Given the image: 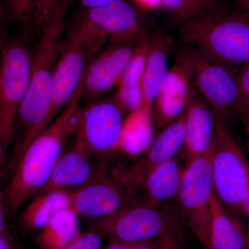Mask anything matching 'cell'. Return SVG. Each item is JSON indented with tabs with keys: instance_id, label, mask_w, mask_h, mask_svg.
Masks as SVG:
<instances>
[{
	"instance_id": "17",
	"label": "cell",
	"mask_w": 249,
	"mask_h": 249,
	"mask_svg": "<svg viewBox=\"0 0 249 249\" xmlns=\"http://www.w3.org/2000/svg\"><path fill=\"white\" fill-rule=\"evenodd\" d=\"M191 85L189 67L178 57L170 67L164 84L152 107V117L157 127H165L182 114Z\"/></svg>"
},
{
	"instance_id": "40",
	"label": "cell",
	"mask_w": 249,
	"mask_h": 249,
	"mask_svg": "<svg viewBox=\"0 0 249 249\" xmlns=\"http://www.w3.org/2000/svg\"><path fill=\"white\" fill-rule=\"evenodd\" d=\"M245 124V133L249 137V120L247 121Z\"/></svg>"
},
{
	"instance_id": "24",
	"label": "cell",
	"mask_w": 249,
	"mask_h": 249,
	"mask_svg": "<svg viewBox=\"0 0 249 249\" xmlns=\"http://www.w3.org/2000/svg\"><path fill=\"white\" fill-rule=\"evenodd\" d=\"M163 9L175 22H181L202 14L200 9L192 0H161Z\"/></svg>"
},
{
	"instance_id": "11",
	"label": "cell",
	"mask_w": 249,
	"mask_h": 249,
	"mask_svg": "<svg viewBox=\"0 0 249 249\" xmlns=\"http://www.w3.org/2000/svg\"><path fill=\"white\" fill-rule=\"evenodd\" d=\"M186 135L184 111L165 126L150 144L144 155L132 164L116 166L111 175L116 183L132 195L142 190L147 178L160 165L171 160L183 147Z\"/></svg>"
},
{
	"instance_id": "8",
	"label": "cell",
	"mask_w": 249,
	"mask_h": 249,
	"mask_svg": "<svg viewBox=\"0 0 249 249\" xmlns=\"http://www.w3.org/2000/svg\"><path fill=\"white\" fill-rule=\"evenodd\" d=\"M178 57L189 67L192 83L213 110L220 113L226 120L240 116L238 89L232 71L210 61L197 49L185 42Z\"/></svg>"
},
{
	"instance_id": "20",
	"label": "cell",
	"mask_w": 249,
	"mask_h": 249,
	"mask_svg": "<svg viewBox=\"0 0 249 249\" xmlns=\"http://www.w3.org/2000/svg\"><path fill=\"white\" fill-rule=\"evenodd\" d=\"M213 249H249L248 231L213 191L211 201Z\"/></svg>"
},
{
	"instance_id": "19",
	"label": "cell",
	"mask_w": 249,
	"mask_h": 249,
	"mask_svg": "<svg viewBox=\"0 0 249 249\" xmlns=\"http://www.w3.org/2000/svg\"><path fill=\"white\" fill-rule=\"evenodd\" d=\"M186 168H183L177 156L168 160L150 175L142 191L140 204L155 207L178 197Z\"/></svg>"
},
{
	"instance_id": "31",
	"label": "cell",
	"mask_w": 249,
	"mask_h": 249,
	"mask_svg": "<svg viewBox=\"0 0 249 249\" xmlns=\"http://www.w3.org/2000/svg\"><path fill=\"white\" fill-rule=\"evenodd\" d=\"M6 208L8 207L5 193L0 191V234L9 235L7 227H6Z\"/></svg>"
},
{
	"instance_id": "26",
	"label": "cell",
	"mask_w": 249,
	"mask_h": 249,
	"mask_svg": "<svg viewBox=\"0 0 249 249\" xmlns=\"http://www.w3.org/2000/svg\"><path fill=\"white\" fill-rule=\"evenodd\" d=\"M10 18L22 24L34 23L36 0H6Z\"/></svg>"
},
{
	"instance_id": "16",
	"label": "cell",
	"mask_w": 249,
	"mask_h": 249,
	"mask_svg": "<svg viewBox=\"0 0 249 249\" xmlns=\"http://www.w3.org/2000/svg\"><path fill=\"white\" fill-rule=\"evenodd\" d=\"M211 108L192 83L184 109L186 135L182 147L188 162L212 148L214 117Z\"/></svg>"
},
{
	"instance_id": "25",
	"label": "cell",
	"mask_w": 249,
	"mask_h": 249,
	"mask_svg": "<svg viewBox=\"0 0 249 249\" xmlns=\"http://www.w3.org/2000/svg\"><path fill=\"white\" fill-rule=\"evenodd\" d=\"M238 89L240 109L239 115L247 122L249 118V61L242 65L234 74Z\"/></svg>"
},
{
	"instance_id": "14",
	"label": "cell",
	"mask_w": 249,
	"mask_h": 249,
	"mask_svg": "<svg viewBox=\"0 0 249 249\" xmlns=\"http://www.w3.org/2000/svg\"><path fill=\"white\" fill-rule=\"evenodd\" d=\"M141 37L113 40L110 47L92 58L82 78V97L98 99L118 85Z\"/></svg>"
},
{
	"instance_id": "18",
	"label": "cell",
	"mask_w": 249,
	"mask_h": 249,
	"mask_svg": "<svg viewBox=\"0 0 249 249\" xmlns=\"http://www.w3.org/2000/svg\"><path fill=\"white\" fill-rule=\"evenodd\" d=\"M148 53L142 79V106L151 114L156 98L164 84L168 72V59L172 50L171 40L165 33L155 30L149 36Z\"/></svg>"
},
{
	"instance_id": "37",
	"label": "cell",
	"mask_w": 249,
	"mask_h": 249,
	"mask_svg": "<svg viewBox=\"0 0 249 249\" xmlns=\"http://www.w3.org/2000/svg\"><path fill=\"white\" fill-rule=\"evenodd\" d=\"M8 144H9V142H6L4 137L0 133V165H1L3 160H4L5 150H6V147L7 146Z\"/></svg>"
},
{
	"instance_id": "42",
	"label": "cell",
	"mask_w": 249,
	"mask_h": 249,
	"mask_svg": "<svg viewBox=\"0 0 249 249\" xmlns=\"http://www.w3.org/2000/svg\"><path fill=\"white\" fill-rule=\"evenodd\" d=\"M247 231H248L249 242V227H248V229H247Z\"/></svg>"
},
{
	"instance_id": "36",
	"label": "cell",
	"mask_w": 249,
	"mask_h": 249,
	"mask_svg": "<svg viewBox=\"0 0 249 249\" xmlns=\"http://www.w3.org/2000/svg\"><path fill=\"white\" fill-rule=\"evenodd\" d=\"M242 212L245 213L249 219V178L248 186L242 203Z\"/></svg>"
},
{
	"instance_id": "22",
	"label": "cell",
	"mask_w": 249,
	"mask_h": 249,
	"mask_svg": "<svg viewBox=\"0 0 249 249\" xmlns=\"http://www.w3.org/2000/svg\"><path fill=\"white\" fill-rule=\"evenodd\" d=\"M71 207L70 190H55L37 195L23 210L21 226L29 231H40L59 211Z\"/></svg>"
},
{
	"instance_id": "30",
	"label": "cell",
	"mask_w": 249,
	"mask_h": 249,
	"mask_svg": "<svg viewBox=\"0 0 249 249\" xmlns=\"http://www.w3.org/2000/svg\"><path fill=\"white\" fill-rule=\"evenodd\" d=\"M142 11H158L163 9L161 0H128Z\"/></svg>"
},
{
	"instance_id": "38",
	"label": "cell",
	"mask_w": 249,
	"mask_h": 249,
	"mask_svg": "<svg viewBox=\"0 0 249 249\" xmlns=\"http://www.w3.org/2000/svg\"><path fill=\"white\" fill-rule=\"evenodd\" d=\"M242 9V11L249 15V0H234Z\"/></svg>"
},
{
	"instance_id": "29",
	"label": "cell",
	"mask_w": 249,
	"mask_h": 249,
	"mask_svg": "<svg viewBox=\"0 0 249 249\" xmlns=\"http://www.w3.org/2000/svg\"><path fill=\"white\" fill-rule=\"evenodd\" d=\"M161 237L155 240L144 241V242H131L108 239L106 245L101 249H161Z\"/></svg>"
},
{
	"instance_id": "44",
	"label": "cell",
	"mask_w": 249,
	"mask_h": 249,
	"mask_svg": "<svg viewBox=\"0 0 249 249\" xmlns=\"http://www.w3.org/2000/svg\"><path fill=\"white\" fill-rule=\"evenodd\" d=\"M162 249V248H161Z\"/></svg>"
},
{
	"instance_id": "15",
	"label": "cell",
	"mask_w": 249,
	"mask_h": 249,
	"mask_svg": "<svg viewBox=\"0 0 249 249\" xmlns=\"http://www.w3.org/2000/svg\"><path fill=\"white\" fill-rule=\"evenodd\" d=\"M104 166L76 137L71 149L62 153L48 181L36 196L55 190L78 188L94 178Z\"/></svg>"
},
{
	"instance_id": "13",
	"label": "cell",
	"mask_w": 249,
	"mask_h": 249,
	"mask_svg": "<svg viewBox=\"0 0 249 249\" xmlns=\"http://www.w3.org/2000/svg\"><path fill=\"white\" fill-rule=\"evenodd\" d=\"M71 207L79 216L99 219L119 210L140 204L121 188L106 166L83 186L70 190Z\"/></svg>"
},
{
	"instance_id": "9",
	"label": "cell",
	"mask_w": 249,
	"mask_h": 249,
	"mask_svg": "<svg viewBox=\"0 0 249 249\" xmlns=\"http://www.w3.org/2000/svg\"><path fill=\"white\" fill-rule=\"evenodd\" d=\"M106 39V37L95 35L76 26L70 28L54 76L53 119L59 109L71 101L93 54Z\"/></svg>"
},
{
	"instance_id": "2",
	"label": "cell",
	"mask_w": 249,
	"mask_h": 249,
	"mask_svg": "<svg viewBox=\"0 0 249 249\" xmlns=\"http://www.w3.org/2000/svg\"><path fill=\"white\" fill-rule=\"evenodd\" d=\"M67 7V0H59L34 55L30 83L18 111L17 121L23 134L13 158L14 164L29 144L53 119L52 107L54 76L60 52Z\"/></svg>"
},
{
	"instance_id": "10",
	"label": "cell",
	"mask_w": 249,
	"mask_h": 249,
	"mask_svg": "<svg viewBox=\"0 0 249 249\" xmlns=\"http://www.w3.org/2000/svg\"><path fill=\"white\" fill-rule=\"evenodd\" d=\"M125 111L116 96L93 100L82 108L76 137L98 160L111 155L120 146Z\"/></svg>"
},
{
	"instance_id": "7",
	"label": "cell",
	"mask_w": 249,
	"mask_h": 249,
	"mask_svg": "<svg viewBox=\"0 0 249 249\" xmlns=\"http://www.w3.org/2000/svg\"><path fill=\"white\" fill-rule=\"evenodd\" d=\"M34 55L25 41L11 39L0 56V133L10 142L30 83Z\"/></svg>"
},
{
	"instance_id": "35",
	"label": "cell",
	"mask_w": 249,
	"mask_h": 249,
	"mask_svg": "<svg viewBox=\"0 0 249 249\" xmlns=\"http://www.w3.org/2000/svg\"><path fill=\"white\" fill-rule=\"evenodd\" d=\"M0 249H16L11 243L9 235L0 234Z\"/></svg>"
},
{
	"instance_id": "21",
	"label": "cell",
	"mask_w": 249,
	"mask_h": 249,
	"mask_svg": "<svg viewBox=\"0 0 249 249\" xmlns=\"http://www.w3.org/2000/svg\"><path fill=\"white\" fill-rule=\"evenodd\" d=\"M150 31L137 42L132 58L121 75L117 96L126 111L139 110L142 106V79L148 53Z\"/></svg>"
},
{
	"instance_id": "27",
	"label": "cell",
	"mask_w": 249,
	"mask_h": 249,
	"mask_svg": "<svg viewBox=\"0 0 249 249\" xmlns=\"http://www.w3.org/2000/svg\"><path fill=\"white\" fill-rule=\"evenodd\" d=\"M104 237L102 233L91 228L89 231L80 232L73 242L62 249H101Z\"/></svg>"
},
{
	"instance_id": "39",
	"label": "cell",
	"mask_w": 249,
	"mask_h": 249,
	"mask_svg": "<svg viewBox=\"0 0 249 249\" xmlns=\"http://www.w3.org/2000/svg\"><path fill=\"white\" fill-rule=\"evenodd\" d=\"M2 19H3L2 6H1V1H0V31H1V24H2Z\"/></svg>"
},
{
	"instance_id": "41",
	"label": "cell",
	"mask_w": 249,
	"mask_h": 249,
	"mask_svg": "<svg viewBox=\"0 0 249 249\" xmlns=\"http://www.w3.org/2000/svg\"><path fill=\"white\" fill-rule=\"evenodd\" d=\"M245 152L249 155V143L247 144L245 147Z\"/></svg>"
},
{
	"instance_id": "43",
	"label": "cell",
	"mask_w": 249,
	"mask_h": 249,
	"mask_svg": "<svg viewBox=\"0 0 249 249\" xmlns=\"http://www.w3.org/2000/svg\"><path fill=\"white\" fill-rule=\"evenodd\" d=\"M248 120H249V119H248ZM246 123H247V122H246Z\"/></svg>"
},
{
	"instance_id": "28",
	"label": "cell",
	"mask_w": 249,
	"mask_h": 249,
	"mask_svg": "<svg viewBox=\"0 0 249 249\" xmlns=\"http://www.w3.org/2000/svg\"><path fill=\"white\" fill-rule=\"evenodd\" d=\"M59 0H36L34 24L36 27L45 30L53 16Z\"/></svg>"
},
{
	"instance_id": "5",
	"label": "cell",
	"mask_w": 249,
	"mask_h": 249,
	"mask_svg": "<svg viewBox=\"0 0 249 249\" xmlns=\"http://www.w3.org/2000/svg\"><path fill=\"white\" fill-rule=\"evenodd\" d=\"M213 112L211 170L214 191L224 206L242 212L249 183V162L243 148L229 130L225 118L217 111Z\"/></svg>"
},
{
	"instance_id": "32",
	"label": "cell",
	"mask_w": 249,
	"mask_h": 249,
	"mask_svg": "<svg viewBox=\"0 0 249 249\" xmlns=\"http://www.w3.org/2000/svg\"><path fill=\"white\" fill-rule=\"evenodd\" d=\"M161 249H182L183 238L173 235L161 237Z\"/></svg>"
},
{
	"instance_id": "34",
	"label": "cell",
	"mask_w": 249,
	"mask_h": 249,
	"mask_svg": "<svg viewBox=\"0 0 249 249\" xmlns=\"http://www.w3.org/2000/svg\"><path fill=\"white\" fill-rule=\"evenodd\" d=\"M200 9L202 14L208 12L219 5L218 0H192Z\"/></svg>"
},
{
	"instance_id": "1",
	"label": "cell",
	"mask_w": 249,
	"mask_h": 249,
	"mask_svg": "<svg viewBox=\"0 0 249 249\" xmlns=\"http://www.w3.org/2000/svg\"><path fill=\"white\" fill-rule=\"evenodd\" d=\"M81 98L80 82L65 110L29 144L19 157L4 193L10 211H17L48 181L63 153L67 141L76 132Z\"/></svg>"
},
{
	"instance_id": "12",
	"label": "cell",
	"mask_w": 249,
	"mask_h": 249,
	"mask_svg": "<svg viewBox=\"0 0 249 249\" xmlns=\"http://www.w3.org/2000/svg\"><path fill=\"white\" fill-rule=\"evenodd\" d=\"M73 24L96 35L111 36L113 40L137 38L149 32L142 11L127 0L77 14Z\"/></svg>"
},
{
	"instance_id": "33",
	"label": "cell",
	"mask_w": 249,
	"mask_h": 249,
	"mask_svg": "<svg viewBox=\"0 0 249 249\" xmlns=\"http://www.w3.org/2000/svg\"><path fill=\"white\" fill-rule=\"evenodd\" d=\"M116 0H78L80 11H86L101 7L114 2Z\"/></svg>"
},
{
	"instance_id": "4",
	"label": "cell",
	"mask_w": 249,
	"mask_h": 249,
	"mask_svg": "<svg viewBox=\"0 0 249 249\" xmlns=\"http://www.w3.org/2000/svg\"><path fill=\"white\" fill-rule=\"evenodd\" d=\"M89 221L91 228L108 239L139 242L168 235L183 238L184 222L178 206L132 205L106 217Z\"/></svg>"
},
{
	"instance_id": "6",
	"label": "cell",
	"mask_w": 249,
	"mask_h": 249,
	"mask_svg": "<svg viewBox=\"0 0 249 249\" xmlns=\"http://www.w3.org/2000/svg\"><path fill=\"white\" fill-rule=\"evenodd\" d=\"M212 148L187 163L177 199L184 224L191 229L204 249H213L211 242V196L214 191L211 170Z\"/></svg>"
},
{
	"instance_id": "23",
	"label": "cell",
	"mask_w": 249,
	"mask_h": 249,
	"mask_svg": "<svg viewBox=\"0 0 249 249\" xmlns=\"http://www.w3.org/2000/svg\"><path fill=\"white\" fill-rule=\"evenodd\" d=\"M79 217L71 207L55 214L39 231L36 238L40 249H62L80 235Z\"/></svg>"
},
{
	"instance_id": "3",
	"label": "cell",
	"mask_w": 249,
	"mask_h": 249,
	"mask_svg": "<svg viewBox=\"0 0 249 249\" xmlns=\"http://www.w3.org/2000/svg\"><path fill=\"white\" fill-rule=\"evenodd\" d=\"M183 42L210 61L232 71L249 61V15L219 4L196 17L177 22Z\"/></svg>"
}]
</instances>
